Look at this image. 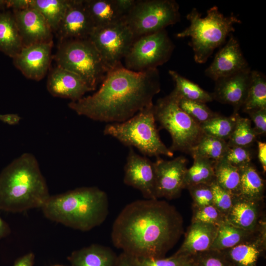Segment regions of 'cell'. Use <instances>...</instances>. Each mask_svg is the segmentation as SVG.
Masks as SVG:
<instances>
[{
	"instance_id": "obj_32",
	"label": "cell",
	"mask_w": 266,
	"mask_h": 266,
	"mask_svg": "<svg viewBox=\"0 0 266 266\" xmlns=\"http://www.w3.org/2000/svg\"><path fill=\"white\" fill-rule=\"evenodd\" d=\"M168 73L175 83L173 90L179 96L204 103L214 100L212 94L204 90L198 85L182 76L177 72L170 70Z\"/></svg>"
},
{
	"instance_id": "obj_18",
	"label": "cell",
	"mask_w": 266,
	"mask_h": 266,
	"mask_svg": "<svg viewBox=\"0 0 266 266\" xmlns=\"http://www.w3.org/2000/svg\"><path fill=\"white\" fill-rule=\"evenodd\" d=\"M47 89L52 96L71 101H77L86 93L94 91L80 76L57 66L50 70Z\"/></svg>"
},
{
	"instance_id": "obj_8",
	"label": "cell",
	"mask_w": 266,
	"mask_h": 266,
	"mask_svg": "<svg viewBox=\"0 0 266 266\" xmlns=\"http://www.w3.org/2000/svg\"><path fill=\"white\" fill-rule=\"evenodd\" d=\"M154 114L161 128L170 134L172 144L169 149L173 152L190 154L204 135L200 124L179 107L173 91L154 104Z\"/></svg>"
},
{
	"instance_id": "obj_38",
	"label": "cell",
	"mask_w": 266,
	"mask_h": 266,
	"mask_svg": "<svg viewBox=\"0 0 266 266\" xmlns=\"http://www.w3.org/2000/svg\"><path fill=\"white\" fill-rule=\"evenodd\" d=\"M197 266H234L220 251L208 250L193 256Z\"/></svg>"
},
{
	"instance_id": "obj_39",
	"label": "cell",
	"mask_w": 266,
	"mask_h": 266,
	"mask_svg": "<svg viewBox=\"0 0 266 266\" xmlns=\"http://www.w3.org/2000/svg\"><path fill=\"white\" fill-rule=\"evenodd\" d=\"M138 266H185L193 259L192 256L173 254L168 258H136Z\"/></svg>"
},
{
	"instance_id": "obj_37",
	"label": "cell",
	"mask_w": 266,
	"mask_h": 266,
	"mask_svg": "<svg viewBox=\"0 0 266 266\" xmlns=\"http://www.w3.org/2000/svg\"><path fill=\"white\" fill-rule=\"evenodd\" d=\"M226 220V217L213 205L202 207L193 206L192 222H201L219 227Z\"/></svg>"
},
{
	"instance_id": "obj_3",
	"label": "cell",
	"mask_w": 266,
	"mask_h": 266,
	"mask_svg": "<svg viewBox=\"0 0 266 266\" xmlns=\"http://www.w3.org/2000/svg\"><path fill=\"white\" fill-rule=\"evenodd\" d=\"M37 161L24 153L0 173V210L21 212L41 208L50 197Z\"/></svg>"
},
{
	"instance_id": "obj_6",
	"label": "cell",
	"mask_w": 266,
	"mask_h": 266,
	"mask_svg": "<svg viewBox=\"0 0 266 266\" xmlns=\"http://www.w3.org/2000/svg\"><path fill=\"white\" fill-rule=\"evenodd\" d=\"M103 133L116 138L125 146L136 148L144 156H173V152L160 137L154 114V104L124 122L107 124Z\"/></svg>"
},
{
	"instance_id": "obj_13",
	"label": "cell",
	"mask_w": 266,
	"mask_h": 266,
	"mask_svg": "<svg viewBox=\"0 0 266 266\" xmlns=\"http://www.w3.org/2000/svg\"><path fill=\"white\" fill-rule=\"evenodd\" d=\"M129 148L124 166V183L138 190L145 199H157L154 162L136 153L133 148Z\"/></svg>"
},
{
	"instance_id": "obj_47",
	"label": "cell",
	"mask_w": 266,
	"mask_h": 266,
	"mask_svg": "<svg viewBox=\"0 0 266 266\" xmlns=\"http://www.w3.org/2000/svg\"><path fill=\"white\" fill-rule=\"evenodd\" d=\"M258 157L264 172L266 171V143L258 141Z\"/></svg>"
},
{
	"instance_id": "obj_7",
	"label": "cell",
	"mask_w": 266,
	"mask_h": 266,
	"mask_svg": "<svg viewBox=\"0 0 266 266\" xmlns=\"http://www.w3.org/2000/svg\"><path fill=\"white\" fill-rule=\"evenodd\" d=\"M53 58L56 66L78 75L93 90L110 70L89 38L60 42Z\"/></svg>"
},
{
	"instance_id": "obj_45",
	"label": "cell",
	"mask_w": 266,
	"mask_h": 266,
	"mask_svg": "<svg viewBox=\"0 0 266 266\" xmlns=\"http://www.w3.org/2000/svg\"><path fill=\"white\" fill-rule=\"evenodd\" d=\"M34 255L33 253H28L18 258L14 262L13 266H33Z\"/></svg>"
},
{
	"instance_id": "obj_12",
	"label": "cell",
	"mask_w": 266,
	"mask_h": 266,
	"mask_svg": "<svg viewBox=\"0 0 266 266\" xmlns=\"http://www.w3.org/2000/svg\"><path fill=\"white\" fill-rule=\"evenodd\" d=\"M187 160L183 156L171 160L160 157L154 162L156 199L171 200L178 197L184 189V181Z\"/></svg>"
},
{
	"instance_id": "obj_14",
	"label": "cell",
	"mask_w": 266,
	"mask_h": 266,
	"mask_svg": "<svg viewBox=\"0 0 266 266\" xmlns=\"http://www.w3.org/2000/svg\"><path fill=\"white\" fill-rule=\"evenodd\" d=\"M53 45L51 41L24 46L12 58L13 64L26 78L39 81L49 69Z\"/></svg>"
},
{
	"instance_id": "obj_2",
	"label": "cell",
	"mask_w": 266,
	"mask_h": 266,
	"mask_svg": "<svg viewBox=\"0 0 266 266\" xmlns=\"http://www.w3.org/2000/svg\"><path fill=\"white\" fill-rule=\"evenodd\" d=\"M160 90L157 68L135 72L120 65L108 72L96 93L68 105L77 114L92 120L121 123L153 104Z\"/></svg>"
},
{
	"instance_id": "obj_25",
	"label": "cell",
	"mask_w": 266,
	"mask_h": 266,
	"mask_svg": "<svg viewBox=\"0 0 266 266\" xmlns=\"http://www.w3.org/2000/svg\"><path fill=\"white\" fill-rule=\"evenodd\" d=\"M95 27L114 24L123 20L114 0H84Z\"/></svg>"
},
{
	"instance_id": "obj_10",
	"label": "cell",
	"mask_w": 266,
	"mask_h": 266,
	"mask_svg": "<svg viewBox=\"0 0 266 266\" xmlns=\"http://www.w3.org/2000/svg\"><path fill=\"white\" fill-rule=\"evenodd\" d=\"M174 48L165 29L138 37L123 59L125 67L135 72L156 69L169 60Z\"/></svg>"
},
{
	"instance_id": "obj_5",
	"label": "cell",
	"mask_w": 266,
	"mask_h": 266,
	"mask_svg": "<svg viewBox=\"0 0 266 266\" xmlns=\"http://www.w3.org/2000/svg\"><path fill=\"white\" fill-rule=\"evenodd\" d=\"M189 27L177 33L178 38L191 37L194 59L199 64L205 63L214 50L222 45L229 34L234 32V25L241 23L238 18L231 15L225 16L214 6L207 11L206 16L194 8L187 15Z\"/></svg>"
},
{
	"instance_id": "obj_11",
	"label": "cell",
	"mask_w": 266,
	"mask_h": 266,
	"mask_svg": "<svg viewBox=\"0 0 266 266\" xmlns=\"http://www.w3.org/2000/svg\"><path fill=\"white\" fill-rule=\"evenodd\" d=\"M89 39L110 70L122 65L121 60L135 39L123 20L110 25L95 27Z\"/></svg>"
},
{
	"instance_id": "obj_48",
	"label": "cell",
	"mask_w": 266,
	"mask_h": 266,
	"mask_svg": "<svg viewBox=\"0 0 266 266\" xmlns=\"http://www.w3.org/2000/svg\"><path fill=\"white\" fill-rule=\"evenodd\" d=\"M21 119V117L17 114H0V120L10 125L18 124Z\"/></svg>"
},
{
	"instance_id": "obj_27",
	"label": "cell",
	"mask_w": 266,
	"mask_h": 266,
	"mask_svg": "<svg viewBox=\"0 0 266 266\" xmlns=\"http://www.w3.org/2000/svg\"><path fill=\"white\" fill-rule=\"evenodd\" d=\"M239 168L240 173L239 196L250 200L261 201L264 196L265 185L257 170L252 163Z\"/></svg>"
},
{
	"instance_id": "obj_30",
	"label": "cell",
	"mask_w": 266,
	"mask_h": 266,
	"mask_svg": "<svg viewBox=\"0 0 266 266\" xmlns=\"http://www.w3.org/2000/svg\"><path fill=\"white\" fill-rule=\"evenodd\" d=\"M192 157L193 164L185 173L184 189L199 184H210L215 181L214 161L199 156Z\"/></svg>"
},
{
	"instance_id": "obj_35",
	"label": "cell",
	"mask_w": 266,
	"mask_h": 266,
	"mask_svg": "<svg viewBox=\"0 0 266 266\" xmlns=\"http://www.w3.org/2000/svg\"><path fill=\"white\" fill-rule=\"evenodd\" d=\"M258 135L251 126V120L238 116L234 129L227 141L229 146L248 148Z\"/></svg>"
},
{
	"instance_id": "obj_44",
	"label": "cell",
	"mask_w": 266,
	"mask_h": 266,
	"mask_svg": "<svg viewBox=\"0 0 266 266\" xmlns=\"http://www.w3.org/2000/svg\"><path fill=\"white\" fill-rule=\"evenodd\" d=\"M114 1L123 17L129 12L136 2L135 0H114Z\"/></svg>"
},
{
	"instance_id": "obj_21",
	"label": "cell",
	"mask_w": 266,
	"mask_h": 266,
	"mask_svg": "<svg viewBox=\"0 0 266 266\" xmlns=\"http://www.w3.org/2000/svg\"><path fill=\"white\" fill-rule=\"evenodd\" d=\"M218 228L210 224L192 222L182 245L174 254L192 256L210 249Z\"/></svg>"
},
{
	"instance_id": "obj_23",
	"label": "cell",
	"mask_w": 266,
	"mask_h": 266,
	"mask_svg": "<svg viewBox=\"0 0 266 266\" xmlns=\"http://www.w3.org/2000/svg\"><path fill=\"white\" fill-rule=\"evenodd\" d=\"M118 256L110 247L93 244L73 251L67 259L71 266H116Z\"/></svg>"
},
{
	"instance_id": "obj_28",
	"label": "cell",
	"mask_w": 266,
	"mask_h": 266,
	"mask_svg": "<svg viewBox=\"0 0 266 266\" xmlns=\"http://www.w3.org/2000/svg\"><path fill=\"white\" fill-rule=\"evenodd\" d=\"M71 0H31V7L37 10L56 33Z\"/></svg>"
},
{
	"instance_id": "obj_46",
	"label": "cell",
	"mask_w": 266,
	"mask_h": 266,
	"mask_svg": "<svg viewBox=\"0 0 266 266\" xmlns=\"http://www.w3.org/2000/svg\"><path fill=\"white\" fill-rule=\"evenodd\" d=\"M116 266H138L134 257L122 252L118 256Z\"/></svg>"
},
{
	"instance_id": "obj_34",
	"label": "cell",
	"mask_w": 266,
	"mask_h": 266,
	"mask_svg": "<svg viewBox=\"0 0 266 266\" xmlns=\"http://www.w3.org/2000/svg\"><path fill=\"white\" fill-rule=\"evenodd\" d=\"M228 147L227 141L204 134L190 154L216 161L223 158Z\"/></svg>"
},
{
	"instance_id": "obj_20",
	"label": "cell",
	"mask_w": 266,
	"mask_h": 266,
	"mask_svg": "<svg viewBox=\"0 0 266 266\" xmlns=\"http://www.w3.org/2000/svg\"><path fill=\"white\" fill-rule=\"evenodd\" d=\"M265 249L266 224L263 222L252 238L220 251L234 266H257L258 261Z\"/></svg>"
},
{
	"instance_id": "obj_15",
	"label": "cell",
	"mask_w": 266,
	"mask_h": 266,
	"mask_svg": "<svg viewBox=\"0 0 266 266\" xmlns=\"http://www.w3.org/2000/svg\"><path fill=\"white\" fill-rule=\"evenodd\" d=\"M249 68L238 40L231 35L227 43L217 52L212 63L205 70V74L215 81Z\"/></svg>"
},
{
	"instance_id": "obj_22",
	"label": "cell",
	"mask_w": 266,
	"mask_h": 266,
	"mask_svg": "<svg viewBox=\"0 0 266 266\" xmlns=\"http://www.w3.org/2000/svg\"><path fill=\"white\" fill-rule=\"evenodd\" d=\"M260 201L239 196L234 197L233 205L226 217V221L243 230H257L261 223L259 219Z\"/></svg>"
},
{
	"instance_id": "obj_16",
	"label": "cell",
	"mask_w": 266,
	"mask_h": 266,
	"mask_svg": "<svg viewBox=\"0 0 266 266\" xmlns=\"http://www.w3.org/2000/svg\"><path fill=\"white\" fill-rule=\"evenodd\" d=\"M94 24L83 0H71L56 33L60 42L73 39L89 38Z\"/></svg>"
},
{
	"instance_id": "obj_50",
	"label": "cell",
	"mask_w": 266,
	"mask_h": 266,
	"mask_svg": "<svg viewBox=\"0 0 266 266\" xmlns=\"http://www.w3.org/2000/svg\"><path fill=\"white\" fill-rule=\"evenodd\" d=\"M185 266H197V265L194 263L193 259H192V260L188 263Z\"/></svg>"
},
{
	"instance_id": "obj_4",
	"label": "cell",
	"mask_w": 266,
	"mask_h": 266,
	"mask_svg": "<svg viewBox=\"0 0 266 266\" xmlns=\"http://www.w3.org/2000/svg\"><path fill=\"white\" fill-rule=\"evenodd\" d=\"M41 209L48 219L85 232L104 222L109 213V201L104 191L85 187L50 196Z\"/></svg>"
},
{
	"instance_id": "obj_29",
	"label": "cell",
	"mask_w": 266,
	"mask_h": 266,
	"mask_svg": "<svg viewBox=\"0 0 266 266\" xmlns=\"http://www.w3.org/2000/svg\"><path fill=\"white\" fill-rule=\"evenodd\" d=\"M215 181L233 197L238 196L240 192V173L234 166L223 158L214 161Z\"/></svg>"
},
{
	"instance_id": "obj_33",
	"label": "cell",
	"mask_w": 266,
	"mask_h": 266,
	"mask_svg": "<svg viewBox=\"0 0 266 266\" xmlns=\"http://www.w3.org/2000/svg\"><path fill=\"white\" fill-rule=\"evenodd\" d=\"M238 116L234 112L229 117L219 114L200 126L204 134L227 141L234 129Z\"/></svg>"
},
{
	"instance_id": "obj_49",
	"label": "cell",
	"mask_w": 266,
	"mask_h": 266,
	"mask_svg": "<svg viewBox=\"0 0 266 266\" xmlns=\"http://www.w3.org/2000/svg\"><path fill=\"white\" fill-rule=\"evenodd\" d=\"M10 232L9 225L0 217V239L7 236Z\"/></svg>"
},
{
	"instance_id": "obj_36",
	"label": "cell",
	"mask_w": 266,
	"mask_h": 266,
	"mask_svg": "<svg viewBox=\"0 0 266 266\" xmlns=\"http://www.w3.org/2000/svg\"><path fill=\"white\" fill-rule=\"evenodd\" d=\"M179 107L200 124L205 123L219 114L212 111L205 103L191 100L179 96L173 90Z\"/></svg>"
},
{
	"instance_id": "obj_17",
	"label": "cell",
	"mask_w": 266,
	"mask_h": 266,
	"mask_svg": "<svg viewBox=\"0 0 266 266\" xmlns=\"http://www.w3.org/2000/svg\"><path fill=\"white\" fill-rule=\"evenodd\" d=\"M23 47L53 41V32L41 13L33 7L13 10Z\"/></svg>"
},
{
	"instance_id": "obj_41",
	"label": "cell",
	"mask_w": 266,
	"mask_h": 266,
	"mask_svg": "<svg viewBox=\"0 0 266 266\" xmlns=\"http://www.w3.org/2000/svg\"><path fill=\"white\" fill-rule=\"evenodd\" d=\"M193 200V206L202 207L213 204V194L210 184H199L187 188Z\"/></svg>"
},
{
	"instance_id": "obj_31",
	"label": "cell",
	"mask_w": 266,
	"mask_h": 266,
	"mask_svg": "<svg viewBox=\"0 0 266 266\" xmlns=\"http://www.w3.org/2000/svg\"><path fill=\"white\" fill-rule=\"evenodd\" d=\"M242 108L246 113L266 108V80L261 72L251 70L250 82Z\"/></svg>"
},
{
	"instance_id": "obj_1",
	"label": "cell",
	"mask_w": 266,
	"mask_h": 266,
	"mask_svg": "<svg viewBox=\"0 0 266 266\" xmlns=\"http://www.w3.org/2000/svg\"><path fill=\"white\" fill-rule=\"evenodd\" d=\"M183 233V219L176 208L158 199L127 204L112 226L113 244L136 258H161Z\"/></svg>"
},
{
	"instance_id": "obj_42",
	"label": "cell",
	"mask_w": 266,
	"mask_h": 266,
	"mask_svg": "<svg viewBox=\"0 0 266 266\" xmlns=\"http://www.w3.org/2000/svg\"><path fill=\"white\" fill-rule=\"evenodd\" d=\"M223 159L231 165L240 167L251 163L252 155L247 147L229 146Z\"/></svg>"
},
{
	"instance_id": "obj_26",
	"label": "cell",
	"mask_w": 266,
	"mask_h": 266,
	"mask_svg": "<svg viewBox=\"0 0 266 266\" xmlns=\"http://www.w3.org/2000/svg\"><path fill=\"white\" fill-rule=\"evenodd\" d=\"M258 229L255 231L243 230L225 221L218 227L210 249L223 251L231 248L252 238Z\"/></svg>"
},
{
	"instance_id": "obj_51",
	"label": "cell",
	"mask_w": 266,
	"mask_h": 266,
	"mask_svg": "<svg viewBox=\"0 0 266 266\" xmlns=\"http://www.w3.org/2000/svg\"><path fill=\"white\" fill-rule=\"evenodd\" d=\"M64 266L56 265H54V266Z\"/></svg>"
},
{
	"instance_id": "obj_43",
	"label": "cell",
	"mask_w": 266,
	"mask_h": 266,
	"mask_svg": "<svg viewBox=\"0 0 266 266\" xmlns=\"http://www.w3.org/2000/svg\"><path fill=\"white\" fill-rule=\"evenodd\" d=\"M254 124L253 128L258 136L264 134L266 132V108L257 109L247 113Z\"/></svg>"
},
{
	"instance_id": "obj_40",
	"label": "cell",
	"mask_w": 266,
	"mask_h": 266,
	"mask_svg": "<svg viewBox=\"0 0 266 266\" xmlns=\"http://www.w3.org/2000/svg\"><path fill=\"white\" fill-rule=\"evenodd\" d=\"M210 185L213 194V204L226 217L233 205L234 197L215 181Z\"/></svg>"
},
{
	"instance_id": "obj_24",
	"label": "cell",
	"mask_w": 266,
	"mask_h": 266,
	"mask_svg": "<svg viewBox=\"0 0 266 266\" xmlns=\"http://www.w3.org/2000/svg\"><path fill=\"white\" fill-rule=\"evenodd\" d=\"M23 47L13 12L0 9V51L13 58Z\"/></svg>"
},
{
	"instance_id": "obj_19",
	"label": "cell",
	"mask_w": 266,
	"mask_h": 266,
	"mask_svg": "<svg viewBox=\"0 0 266 266\" xmlns=\"http://www.w3.org/2000/svg\"><path fill=\"white\" fill-rule=\"evenodd\" d=\"M251 70L250 68L215 82L212 94L214 100L233 106L234 112L242 107L247 94Z\"/></svg>"
},
{
	"instance_id": "obj_9",
	"label": "cell",
	"mask_w": 266,
	"mask_h": 266,
	"mask_svg": "<svg viewBox=\"0 0 266 266\" xmlns=\"http://www.w3.org/2000/svg\"><path fill=\"white\" fill-rule=\"evenodd\" d=\"M123 20L135 39L164 30L179 22V5L173 0H136Z\"/></svg>"
}]
</instances>
